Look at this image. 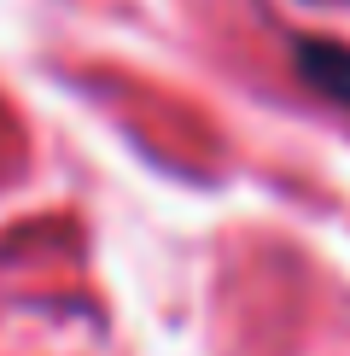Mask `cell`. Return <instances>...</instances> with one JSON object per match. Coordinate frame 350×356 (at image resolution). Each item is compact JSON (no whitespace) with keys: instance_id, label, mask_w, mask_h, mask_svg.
Instances as JSON below:
<instances>
[{"instance_id":"obj_1","label":"cell","mask_w":350,"mask_h":356,"mask_svg":"<svg viewBox=\"0 0 350 356\" xmlns=\"http://www.w3.org/2000/svg\"><path fill=\"white\" fill-rule=\"evenodd\" d=\"M298 70H303V82H310L315 94L350 106V47H333V41H303V47H298Z\"/></svg>"}]
</instances>
